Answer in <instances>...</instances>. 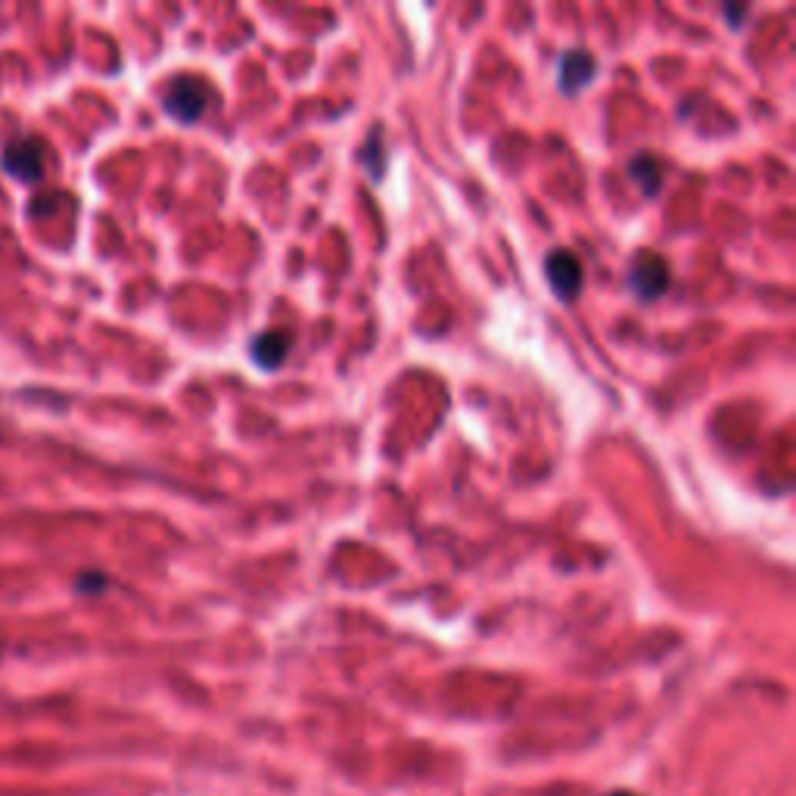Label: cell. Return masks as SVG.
Wrapping results in <instances>:
<instances>
[{
	"label": "cell",
	"instance_id": "4",
	"mask_svg": "<svg viewBox=\"0 0 796 796\" xmlns=\"http://www.w3.org/2000/svg\"><path fill=\"white\" fill-rule=\"evenodd\" d=\"M632 290L638 292L642 299H657L666 287H669V268L657 253H642L632 265Z\"/></svg>",
	"mask_w": 796,
	"mask_h": 796
},
{
	"label": "cell",
	"instance_id": "1",
	"mask_svg": "<svg viewBox=\"0 0 796 796\" xmlns=\"http://www.w3.org/2000/svg\"><path fill=\"white\" fill-rule=\"evenodd\" d=\"M206 106H209V91L194 76L175 78L165 91V113L177 118L181 125H194L196 118H203Z\"/></svg>",
	"mask_w": 796,
	"mask_h": 796
},
{
	"label": "cell",
	"instance_id": "8",
	"mask_svg": "<svg viewBox=\"0 0 796 796\" xmlns=\"http://www.w3.org/2000/svg\"><path fill=\"white\" fill-rule=\"evenodd\" d=\"M100 588H106L103 576H81L78 579V591H100Z\"/></svg>",
	"mask_w": 796,
	"mask_h": 796
},
{
	"label": "cell",
	"instance_id": "2",
	"mask_svg": "<svg viewBox=\"0 0 796 796\" xmlns=\"http://www.w3.org/2000/svg\"><path fill=\"white\" fill-rule=\"evenodd\" d=\"M544 277L551 290L557 292V299L564 302H573L582 292V262L566 250H557L544 258Z\"/></svg>",
	"mask_w": 796,
	"mask_h": 796
},
{
	"label": "cell",
	"instance_id": "7",
	"mask_svg": "<svg viewBox=\"0 0 796 796\" xmlns=\"http://www.w3.org/2000/svg\"><path fill=\"white\" fill-rule=\"evenodd\" d=\"M628 175L632 181H638L642 184V191L647 196H654L660 191V165H657V159L654 155H638V159H632V165H628Z\"/></svg>",
	"mask_w": 796,
	"mask_h": 796
},
{
	"label": "cell",
	"instance_id": "3",
	"mask_svg": "<svg viewBox=\"0 0 796 796\" xmlns=\"http://www.w3.org/2000/svg\"><path fill=\"white\" fill-rule=\"evenodd\" d=\"M3 169L20 181H38L44 175V143L38 137H20L7 143L3 150Z\"/></svg>",
	"mask_w": 796,
	"mask_h": 796
},
{
	"label": "cell",
	"instance_id": "9",
	"mask_svg": "<svg viewBox=\"0 0 796 796\" xmlns=\"http://www.w3.org/2000/svg\"><path fill=\"white\" fill-rule=\"evenodd\" d=\"M607 796H635V794H628V791H613V794H607Z\"/></svg>",
	"mask_w": 796,
	"mask_h": 796
},
{
	"label": "cell",
	"instance_id": "6",
	"mask_svg": "<svg viewBox=\"0 0 796 796\" xmlns=\"http://www.w3.org/2000/svg\"><path fill=\"white\" fill-rule=\"evenodd\" d=\"M591 76H595V59L582 50L566 54L564 62H561V88L566 94H579L582 88L591 84Z\"/></svg>",
	"mask_w": 796,
	"mask_h": 796
},
{
	"label": "cell",
	"instance_id": "5",
	"mask_svg": "<svg viewBox=\"0 0 796 796\" xmlns=\"http://www.w3.org/2000/svg\"><path fill=\"white\" fill-rule=\"evenodd\" d=\"M290 333L287 331H268L262 333V336H255L253 346H250V355H253V361L258 368L265 370H274L280 368L284 361H287V355H290Z\"/></svg>",
	"mask_w": 796,
	"mask_h": 796
}]
</instances>
